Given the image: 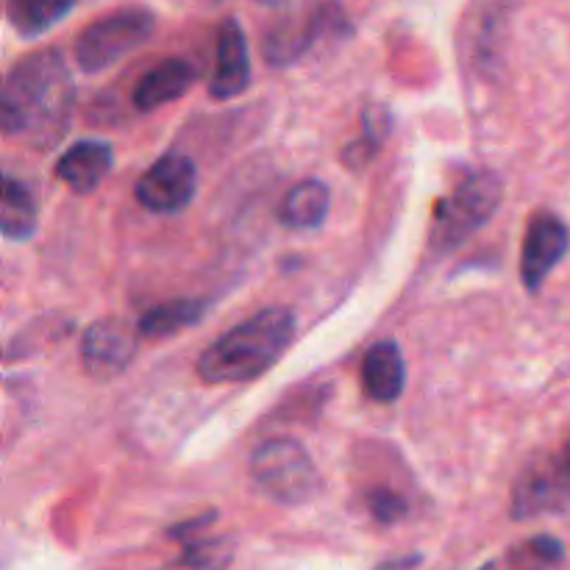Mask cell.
<instances>
[{
	"instance_id": "obj_19",
	"label": "cell",
	"mask_w": 570,
	"mask_h": 570,
	"mask_svg": "<svg viewBox=\"0 0 570 570\" xmlns=\"http://www.w3.org/2000/svg\"><path fill=\"white\" fill-rule=\"evenodd\" d=\"M390 128H393V117L384 106H373L362 115V137L354 139L351 145H345L343 161L351 170H365L373 159L382 150L384 139H387Z\"/></svg>"
},
{
	"instance_id": "obj_24",
	"label": "cell",
	"mask_w": 570,
	"mask_h": 570,
	"mask_svg": "<svg viewBox=\"0 0 570 570\" xmlns=\"http://www.w3.org/2000/svg\"><path fill=\"white\" fill-rule=\"evenodd\" d=\"M421 566V554H410V557H399V560H390L384 566H379L376 570H415Z\"/></svg>"
},
{
	"instance_id": "obj_11",
	"label": "cell",
	"mask_w": 570,
	"mask_h": 570,
	"mask_svg": "<svg viewBox=\"0 0 570 570\" xmlns=\"http://www.w3.org/2000/svg\"><path fill=\"white\" fill-rule=\"evenodd\" d=\"M250 87V50L239 20L228 17L217 31L215 70L209 78V95L215 100L239 98Z\"/></svg>"
},
{
	"instance_id": "obj_5",
	"label": "cell",
	"mask_w": 570,
	"mask_h": 570,
	"mask_svg": "<svg viewBox=\"0 0 570 570\" xmlns=\"http://www.w3.org/2000/svg\"><path fill=\"white\" fill-rule=\"evenodd\" d=\"M154 11L128 6V9L111 11V14H104L92 26L83 28L72 53H76L78 67L83 72H104L120 59H126L128 53L142 48L154 37Z\"/></svg>"
},
{
	"instance_id": "obj_12",
	"label": "cell",
	"mask_w": 570,
	"mask_h": 570,
	"mask_svg": "<svg viewBox=\"0 0 570 570\" xmlns=\"http://www.w3.org/2000/svg\"><path fill=\"white\" fill-rule=\"evenodd\" d=\"M115 165V148L104 139H78L56 161V178L76 195H89L104 184Z\"/></svg>"
},
{
	"instance_id": "obj_15",
	"label": "cell",
	"mask_w": 570,
	"mask_h": 570,
	"mask_svg": "<svg viewBox=\"0 0 570 570\" xmlns=\"http://www.w3.org/2000/svg\"><path fill=\"white\" fill-rule=\"evenodd\" d=\"M328 209H332V193L326 184L317 178H306L284 195L282 206H278V220L289 232H312L326 223Z\"/></svg>"
},
{
	"instance_id": "obj_14",
	"label": "cell",
	"mask_w": 570,
	"mask_h": 570,
	"mask_svg": "<svg viewBox=\"0 0 570 570\" xmlns=\"http://www.w3.org/2000/svg\"><path fill=\"white\" fill-rule=\"evenodd\" d=\"M195 78H198V70L187 59H165L139 76L131 95L134 106L139 111H154L159 106L173 104L193 89Z\"/></svg>"
},
{
	"instance_id": "obj_3",
	"label": "cell",
	"mask_w": 570,
	"mask_h": 570,
	"mask_svg": "<svg viewBox=\"0 0 570 570\" xmlns=\"http://www.w3.org/2000/svg\"><path fill=\"white\" fill-rule=\"evenodd\" d=\"M504 198V184L495 173L473 170L434 206L429 228V250L445 256L460 248L468 237L488 226Z\"/></svg>"
},
{
	"instance_id": "obj_17",
	"label": "cell",
	"mask_w": 570,
	"mask_h": 570,
	"mask_svg": "<svg viewBox=\"0 0 570 570\" xmlns=\"http://www.w3.org/2000/svg\"><path fill=\"white\" fill-rule=\"evenodd\" d=\"M39 223V206L31 189L14 176H3L0 195V232L9 243H26L33 237Z\"/></svg>"
},
{
	"instance_id": "obj_7",
	"label": "cell",
	"mask_w": 570,
	"mask_h": 570,
	"mask_svg": "<svg viewBox=\"0 0 570 570\" xmlns=\"http://www.w3.org/2000/svg\"><path fill=\"white\" fill-rule=\"evenodd\" d=\"M351 31H354V26H351L340 0H326L315 11H309L304 20L278 22L265 37V48L262 50H265V59L273 67H287L304 59L321 39L348 37Z\"/></svg>"
},
{
	"instance_id": "obj_25",
	"label": "cell",
	"mask_w": 570,
	"mask_h": 570,
	"mask_svg": "<svg viewBox=\"0 0 570 570\" xmlns=\"http://www.w3.org/2000/svg\"><path fill=\"white\" fill-rule=\"evenodd\" d=\"M479 570H501V566H499V562H488V566L479 568Z\"/></svg>"
},
{
	"instance_id": "obj_6",
	"label": "cell",
	"mask_w": 570,
	"mask_h": 570,
	"mask_svg": "<svg viewBox=\"0 0 570 570\" xmlns=\"http://www.w3.org/2000/svg\"><path fill=\"white\" fill-rule=\"evenodd\" d=\"M510 512L515 521L570 512V429L554 451L529 462L518 476Z\"/></svg>"
},
{
	"instance_id": "obj_21",
	"label": "cell",
	"mask_w": 570,
	"mask_h": 570,
	"mask_svg": "<svg viewBox=\"0 0 570 570\" xmlns=\"http://www.w3.org/2000/svg\"><path fill=\"white\" fill-rule=\"evenodd\" d=\"M232 538H195L184 543V551L176 560L159 570H228L234 562Z\"/></svg>"
},
{
	"instance_id": "obj_20",
	"label": "cell",
	"mask_w": 570,
	"mask_h": 570,
	"mask_svg": "<svg viewBox=\"0 0 570 570\" xmlns=\"http://www.w3.org/2000/svg\"><path fill=\"white\" fill-rule=\"evenodd\" d=\"M566 562V546L551 534H534L507 551L501 570H560Z\"/></svg>"
},
{
	"instance_id": "obj_1",
	"label": "cell",
	"mask_w": 570,
	"mask_h": 570,
	"mask_svg": "<svg viewBox=\"0 0 570 570\" xmlns=\"http://www.w3.org/2000/svg\"><path fill=\"white\" fill-rule=\"evenodd\" d=\"M76 106V83L56 48L37 50L17 61L0 89V128L6 137L53 145L65 134Z\"/></svg>"
},
{
	"instance_id": "obj_16",
	"label": "cell",
	"mask_w": 570,
	"mask_h": 570,
	"mask_svg": "<svg viewBox=\"0 0 570 570\" xmlns=\"http://www.w3.org/2000/svg\"><path fill=\"white\" fill-rule=\"evenodd\" d=\"M206 312H209V304L204 298L165 301V304L150 306L137 321V328L145 340H167L204 321Z\"/></svg>"
},
{
	"instance_id": "obj_10",
	"label": "cell",
	"mask_w": 570,
	"mask_h": 570,
	"mask_svg": "<svg viewBox=\"0 0 570 570\" xmlns=\"http://www.w3.org/2000/svg\"><path fill=\"white\" fill-rule=\"evenodd\" d=\"M142 337L137 326L120 317H104L83 332L81 365L89 376L111 379L131 365L137 354V340Z\"/></svg>"
},
{
	"instance_id": "obj_22",
	"label": "cell",
	"mask_w": 570,
	"mask_h": 570,
	"mask_svg": "<svg viewBox=\"0 0 570 570\" xmlns=\"http://www.w3.org/2000/svg\"><path fill=\"white\" fill-rule=\"evenodd\" d=\"M365 507L373 515V521L382 523V527H393V523L404 521L410 507H406L404 495L395 493L390 488H371L365 493Z\"/></svg>"
},
{
	"instance_id": "obj_2",
	"label": "cell",
	"mask_w": 570,
	"mask_h": 570,
	"mask_svg": "<svg viewBox=\"0 0 570 570\" xmlns=\"http://www.w3.org/2000/svg\"><path fill=\"white\" fill-rule=\"evenodd\" d=\"M293 340L295 312L289 306H267L200 354L198 376L206 384L254 382L282 360Z\"/></svg>"
},
{
	"instance_id": "obj_4",
	"label": "cell",
	"mask_w": 570,
	"mask_h": 570,
	"mask_svg": "<svg viewBox=\"0 0 570 570\" xmlns=\"http://www.w3.org/2000/svg\"><path fill=\"white\" fill-rule=\"evenodd\" d=\"M250 476L284 507H301L317 499L323 490L321 468L298 440H267L250 456Z\"/></svg>"
},
{
	"instance_id": "obj_23",
	"label": "cell",
	"mask_w": 570,
	"mask_h": 570,
	"mask_svg": "<svg viewBox=\"0 0 570 570\" xmlns=\"http://www.w3.org/2000/svg\"><path fill=\"white\" fill-rule=\"evenodd\" d=\"M215 518H217V512H206V515L193 518V521L178 523V527H170V529H167V538L181 540V543H187V540H195V538H198V532H204V527H209V523L215 521Z\"/></svg>"
},
{
	"instance_id": "obj_18",
	"label": "cell",
	"mask_w": 570,
	"mask_h": 570,
	"mask_svg": "<svg viewBox=\"0 0 570 570\" xmlns=\"http://www.w3.org/2000/svg\"><path fill=\"white\" fill-rule=\"evenodd\" d=\"M78 0H6V17L20 37L33 39L59 26Z\"/></svg>"
},
{
	"instance_id": "obj_26",
	"label": "cell",
	"mask_w": 570,
	"mask_h": 570,
	"mask_svg": "<svg viewBox=\"0 0 570 570\" xmlns=\"http://www.w3.org/2000/svg\"><path fill=\"white\" fill-rule=\"evenodd\" d=\"M256 3H265V6H276V3H284V0H256Z\"/></svg>"
},
{
	"instance_id": "obj_8",
	"label": "cell",
	"mask_w": 570,
	"mask_h": 570,
	"mask_svg": "<svg viewBox=\"0 0 570 570\" xmlns=\"http://www.w3.org/2000/svg\"><path fill=\"white\" fill-rule=\"evenodd\" d=\"M198 193V167L187 154H165L134 184V198L154 215H178Z\"/></svg>"
},
{
	"instance_id": "obj_13",
	"label": "cell",
	"mask_w": 570,
	"mask_h": 570,
	"mask_svg": "<svg viewBox=\"0 0 570 570\" xmlns=\"http://www.w3.org/2000/svg\"><path fill=\"white\" fill-rule=\"evenodd\" d=\"M406 387V360L395 340H382L371 345L362 360V390L371 401L393 404L404 395Z\"/></svg>"
},
{
	"instance_id": "obj_9",
	"label": "cell",
	"mask_w": 570,
	"mask_h": 570,
	"mask_svg": "<svg viewBox=\"0 0 570 570\" xmlns=\"http://www.w3.org/2000/svg\"><path fill=\"white\" fill-rule=\"evenodd\" d=\"M570 250V228L554 212H538L527 226L521 248V282L529 293H540L551 273Z\"/></svg>"
}]
</instances>
